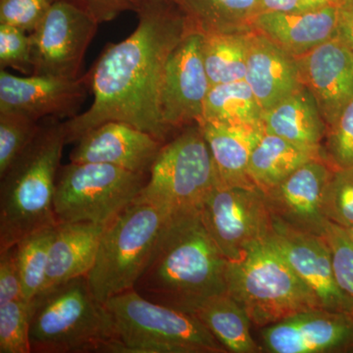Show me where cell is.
Returning <instances> with one entry per match:
<instances>
[{
  "label": "cell",
  "mask_w": 353,
  "mask_h": 353,
  "mask_svg": "<svg viewBox=\"0 0 353 353\" xmlns=\"http://www.w3.org/2000/svg\"><path fill=\"white\" fill-rule=\"evenodd\" d=\"M322 211L329 222L343 229L353 226V167L334 169L323 194Z\"/></svg>",
  "instance_id": "4dcf8cb0"
},
{
  "label": "cell",
  "mask_w": 353,
  "mask_h": 353,
  "mask_svg": "<svg viewBox=\"0 0 353 353\" xmlns=\"http://www.w3.org/2000/svg\"><path fill=\"white\" fill-rule=\"evenodd\" d=\"M345 232H347L348 236H350V240L353 241V226L350 228H347V229H345Z\"/></svg>",
  "instance_id": "60d3db41"
},
{
  "label": "cell",
  "mask_w": 353,
  "mask_h": 353,
  "mask_svg": "<svg viewBox=\"0 0 353 353\" xmlns=\"http://www.w3.org/2000/svg\"><path fill=\"white\" fill-rule=\"evenodd\" d=\"M0 353H31L30 304L22 297L0 303Z\"/></svg>",
  "instance_id": "1f68e13d"
},
{
  "label": "cell",
  "mask_w": 353,
  "mask_h": 353,
  "mask_svg": "<svg viewBox=\"0 0 353 353\" xmlns=\"http://www.w3.org/2000/svg\"><path fill=\"white\" fill-rule=\"evenodd\" d=\"M169 217L164 209L132 202L104 227L94 267L87 276L99 303L134 290Z\"/></svg>",
  "instance_id": "52a82bcc"
},
{
  "label": "cell",
  "mask_w": 353,
  "mask_h": 353,
  "mask_svg": "<svg viewBox=\"0 0 353 353\" xmlns=\"http://www.w3.org/2000/svg\"><path fill=\"white\" fill-rule=\"evenodd\" d=\"M41 122L20 114L0 112V176L31 143Z\"/></svg>",
  "instance_id": "f546056e"
},
{
  "label": "cell",
  "mask_w": 353,
  "mask_h": 353,
  "mask_svg": "<svg viewBox=\"0 0 353 353\" xmlns=\"http://www.w3.org/2000/svg\"><path fill=\"white\" fill-rule=\"evenodd\" d=\"M21 297L23 299L17 248L14 245L0 252V303Z\"/></svg>",
  "instance_id": "8d00e7d4"
},
{
  "label": "cell",
  "mask_w": 353,
  "mask_h": 353,
  "mask_svg": "<svg viewBox=\"0 0 353 353\" xmlns=\"http://www.w3.org/2000/svg\"><path fill=\"white\" fill-rule=\"evenodd\" d=\"M66 145L64 121L44 119L31 143L0 176V252L57 224L53 203Z\"/></svg>",
  "instance_id": "3957f363"
},
{
  "label": "cell",
  "mask_w": 353,
  "mask_h": 353,
  "mask_svg": "<svg viewBox=\"0 0 353 353\" xmlns=\"http://www.w3.org/2000/svg\"><path fill=\"white\" fill-rule=\"evenodd\" d=\"M94 18L66 0H57L31 32L34 73L77 79L99 26Z\"/></svg>",
  "instance_id": "8fae6325"
},
{
  "label": "cell",
  "mask_w": 353,
  "mask_h": 353,
  "mask_svg": "<svg viewBox=\"0 0 353 353\" xmlns=\"http://www.w3.org/2000/svg\"><path fill=\"white\" fill-rule=\"evenodd\" d=\"M57 0H0V24L32 32Z\"/></svg>",
  "instance_id": "d590c367"
},
{
  "label": "cell",
  "mask_w": 353,
  "mask_h": 353,
  "mask_svg": "<svg viewBox=\"0 0 353 353\" xmlns=\"http://www.w3.org/2000/svg\"><path fill=\"white\" fill-rule=\"evenodd\" d=\"M272 218L268 241L312 290L322 308L353 316V303L336 283L331 250L324 236L299 231Z\"/></svg>",
  "instance_id": "5bb4252c"
},
{
  "label": "cell",
  "mask_w": 353,
  "mask_h": 353,
  "mask_svg": "<svg viewBox=\"0 0 353 353\" xmlns=\"http://www.w3.org/2000/svg\"><path fill=\"white\" fill-rule=\"evenodd\" d=\"M94 18L97 23L110 22L126 11H134L139 0H66Z\"/></svg>",
  "instance_id": "74e56055"
},
{
  "label": "cell",
  "mask_w": 353,
  "mask_h": 353,
  "mask_svg": "<svg viewBox=\"0 0 353 353\" xmlns=\"http://www.w3.org/2000/svg\"><path fill=\"white\" fill-rule=\"evenodd\" d=\"M339 4L305 12L262 11L252 29L292 57H301L338 37Z\"/></svg>",
  "instance_id": "ffe728a7"
},
{
  "label": "cell",
  "mask_w": 353,
  "mask_h": 353,
  "mask_svg": "<svg viewBox=\"0 0 353 353\" xmlns=\"http://www.w3.org/2000/svg\"><path fill=\"white\" fill-rule=\"evenodd\" d=\"M271 353L353 352V316L324 308L304 311L264 327Z\"/></svg>",
  "instance_id": "9a60e30c"
},
{
  "label": "cell",
  "mask_w": 353,
  "mask_h": 353,
  "mask_svg": "<svg viewBox=\"0 0 353 353\" xmlns=\"http://www.w3.org/2000/svg\"><path fill=\"white\" fill-rule=\"evenodd\" d=\"M296 61L301 85L314 97L328 129L353 99V50L338 36Z\"/></svg>",
  "instance_id": "2e32d148"
},
{
  "label": "cell",
  "mask_w": 353,
  "mask_h": 353,
  "mask_svg": "<svg viewBox=\"0 0 353 353\" xmlns=\"http://www.w3.org/2000/svg\"><path fill=\"white\" fill-rule=\"evenodd\" d=\"M104 227L90 223H57L43 290L87 277L94 267Z\"/></svg>",
  "instance_id": "44dd1931"
},
{
  "label": "cell",
  "mask_w": 353,
  "mask_h": 353,
  "mask_svg": "<svg viewBox=\"0 0 353 353\" xmlns=\"http://www.w3.org/2000/svg\"><path fill=\"white\" fill-rule=\"evenodd\" d=\"M227 292L256 326H270L304 311L322 308L312 290L267 239L228 260Z\"/></svg>",
  "instance_id": "8992f818"
},
{
  "label": "cell",
  "mask_w": 353,
  "mask_h": 353,
  "mask_svg": "<svg viewBox=\"0 0 353 353\" xmlns=\"http://www.w3.org/2000/svg\"><path fill=\"white\" fill-rule=\"evenodd\" d=\"M88 92V73L69 79L37 74L19 77L0 70V112L20 114L38 122L75 117Z\"/></svg>",
  "instance_id": "4fadbf2b"
},
{
  "label": "cell",
  "mask_w": 353,
  "mask_h": 353,
  "mask_svg": "<svg viewBox=\"0 0 353 353\" xmlns=\"http://www.w3.org/2000/svg\"><path fill=\"white\" fill-rule=\"evenodd\" d=\"M29 304L31 353L110 352V316L87 277L44 290Z\"/></svg>",
  "instance_id": "277c9868"
},
{
  "label": "cell",
  "mask_w": 353,
  "mask_h": 353,
  "mask_svg": "<svg viewBox=\"0 0 353 353\" xmlns=\"http://www.w3.org/2000/svg\"><path fill=\"white\" fill-rule=\"evenodd\" d=\"M128 38L108 43L88 72L92 105L64 121L67 145L108 121H122L167 143L173 138L160 110L167 60L194 27L176 0H141Z\"/></svg>",
  "instance_id": "6da1fadb"
},
{
  "label": "cell",
  "mask_w": 353,
  "mask_h": 353,
  "mask_svg": "<svg viewBox=\"0 0 353 353\" xmlns=\"http://www.w3.org/2000/svg\"><path fill=\"white\" fill-rule=\"evenodd\" d=\"M334 169L326 158L311 160L265 190L272 216L294 229L324 236L328 220L323 214V194Z\"/></svg>",
  "instance_id": "e0dca14e"
},
{
  "label": "cell",
  "mask_w": 353,
  "mask_h": 353,
  "mask_svg": "<svg viewBox=\"0 0 353 353\" xmlns=\"http://www.w3.org/2000/svg\"><path fill=\"white\" fill-rule=\"evenodd\" d=\"M263 112L252 88L241 80L211 85L201 120L232 126L263 127Z\"/></svg>",
  "instance_id": "4316f807"
},
{
  "label": "cell",
  "mask_w": 353,
  "mask_h": 353,
  "mask_svg": "<svg viewBox=\"0 0 353 353\" xmlns=\"http://www.w3.org/2000/svg\"><path fill=\"white\" fill-rule=\"evenodd\" d=\"M323 236L331 250L336 283L353 303V241L343 228L329 221Z\"/></svg>",
  "instance_id": "e575fe53"
},
{
  "label": "cell",
  "mask_w": 353,
  "mask_h": 353,
  "mask_svg": "<svg viewBox=\"0 0 353 353\" xmlns=\"http://www.w3.org/2000/svg\"><path fill=\"white\" fill-rule=\"evenodd\" d=\"M55 226L43 228L28 234L16 245L22 296L28 303L38 296L46 284Z\"/></svg>",
  "instance_id": "f1b7e54d"
},
{
  "label": "cell",
  "mask_w": 353,
  "mask_h": 353,
  "mask_svg": "<svg viewBox=\"0 0 353 353\" xmlns=\"http://www.w3.org/2000/svg\"><path fill=\"white\" fill-rule=\"evenodd\" d=\"M139 1H141V0H139Z\"/></svg>",
  "instance_id": "b9f144b4"
},
{
  "label": "cell",
  "mask_w": 353,
  "mask_h": 353,
  "mask_svg": "<svg viewBox=\"0 0 353 353\" xmlns=\"http://www.w3.org/2000/svg\"><path fill=\"white\" fill-rule=\"evenodd\" d=\"M318 158L325 157L263 131L250 154L248 173L253 183L265 192L283 182L303 164Z\"/></svg>",
  "instance_id": "d4e9b609"
},
{
  "label": "cell",
  "mask_w": 353,
  "mask_h": 353,
  "mask_svg": "<svg viewBox=\"0 0 353 353\" xmlns=\"http://www.w3.org/2000/svg\"><path fill=\"white\" fill-rule=\"evenodd\" d=\"M227 265L201 212L170 215L134 290L190 314L204 299L227 292Z\"/></svg>",
  "instance_id": "7a4b0ae2"
},
{
  "label": "cell",
  "mask_w": 353,
  "mask_h": 353,
  "mask_svg": "<svg viewBox=\"0 0 353 353\" xmlns=\"http://www.w3.org/2000/svg\"><path fill=\"white\" fill-rule=\"evenodd\" d=\"M338 36L353 50V0L339 4Z\"/></svg>",
  "instance_id": "ab89813d"
},
{
  "label": "cell",
  "mask_w": 353,
  "mask_h": 353,
  "mask_svg": "<svg viewBox=\"0 0 353 353\" xmlns=\"http://www.w3.org/2000/svg\"><path fill=\"white\" fill-rule=\"evenodd\" d=\"M341 0H261L263 11L282 12H305L324 7L336 6Z\"/></svg>",
  "instance_id": "f35d334b"
},
{
  "label": "cell",
  "mask_w": 353,
  "mask_h": 353,
  "mask_svg": "<svg viewBox=\"0 0 353 353\" xmlns=\"http://www.w3.org/2000/svg\"><path fill=\"white\" fill-rule=\"evenodd\" d=\"M250 31L202 34V54L211 85L245 80Z\"/></svg>",
  "instance_id": "83f0119b"
},
{
  "label": "cell",
  "mask_w": 353,
  "mask_h": 353,
  "mask_svg": "<svg viewBox=\"0 0 353 353\" xmlns=\"http://www.w3.org/2000/svg\"><path fill=\"white\" fill-rule=\"evenodd\" d=\"M262 126L268 134L280 137L299 148L324 155L322 141L326 138L327 125L314 97L303 85L273 108L264 111Z\"/></svg>",
  "instance_id": "603a6c76"
},
{
  "label": "cell",
  "mask_w": 353,
  "mask_h": 353,
  "mask_svg": "<svg viewBox=\"0 0 353 353\" xmlns=\"http://www.w3.org/2000/svg\"><path fill=\"white\" fill-rule=\"evenodd\" d=\"M190 314L215 336L225 350L233 353L259 352L252 338L250 317L227 292L202 301Z\"/></svg>",
  "instance_id": "cb8c5ba5"
},
{
  "label": "cell",
  "mask_w": 353,
  "mask_h": 353,
  "mask_svg": "<svg viewBox=\"0 0 353 353\" xmlns=\"http://www.w3.org/2000/svg\"><path fill=\"white\" fill-rule=\"evenodd\" d=\"M112 325L109 353H223L194 315L152 303L134 290L104 303Z\"/></svg>",
  "instance_id": "5b68a950"
},
{
  "label": "cell",
  "mask_w": 353,
  "mask_h": 353,
  "mask_svg": "<svg viewBox=\"0 0 353 353\" xmlns=\"http://www.w3.org/2000/svg\"><path fill=\"white\" fill-rule=\"evenodd\" d=\"M245 80L263 111L303 87L296 57L254 29L248 34Z\"/></svg>",
  "instance_id": "d6986e66"
},
{
  "label": "cell",
  "mask_w": 353,
  "mask_h": 353,
  "mask_svg": "<svg viewBox=\"0 0 353 353\" xmlns=\"http://www.w3.org/2000/svg\"><path fill=\"white\" fill-rule=\"evenodd\" d=\"M202 34L246 32L263 11L261 0H176Z\"/></svg>",
  "instance_id": "484cf974"
},
{
  "label": "cell",
  "mask_w": 353,
  "mask_h": 353,
  "mask_svg": "<svg viewBox=\"0 0 353 353\" xmlns=\"http://www.w3.org/2000/svg\"><path fill=\"white\" fill-rule=\"evenodd\" d=\"M202 41L203 34L194 26L172 51L165 66L160 110L172 137L199 123L203 115L211 83L204 66Z\"/></svg>",
  "instance_id": "7c38bea8"
},
{
  "label": "cell",
  "mask_w": 353,
  "mask_h": 353,
  "mask_svg": "<svg viewBox=\"0 0 353 353\" xmlns=\"http://www.w3.org/2000/svg\"><path fill=\"white\" fill-rule=\"evenodd\" d=\"M148 175L103 163L60 167L54 196L57 222L106 226L136 201Z\"/></svg>",
  "instance_id": "9c48e42d"
},
{
  "label": "cell",
  "mask_w": 353,
  "mask_h": 353,
  "mask_svg": "<svg viewBox=\"0 0 353 353\" xmlns=\"http://www.w3.org/2000/svg\"><path fill=\"white\" fill-rule=\"evenodd\" d=\"M324 157L334 168L353 167V99L327 129Z\"/></svg>",
  "instance_id": "d6a6232c"
},
{
  "label": "cell",
  "mask_w": 353,
  "mask_h": 353,
  "mask_svg": "<svg viewBox=\"0 0 353 353\" xmlns=\"http://www.w3.org/2000/svg\"><path fill=\"white\" fill-rule=\"evenodd\" d=\"M0 68H12L28 75L34 73L31 32L0 24Z\"/></svg>",
  "instance_id": "836d02e7"
},
{
  "label": "cell",
  "mask_w": 353,
  "mask_h": 353,
  "mask_svg": "<svg viewBox=\"0 0 353 353\" xmlns=\"http://www.w3.org/2000/svg\"><path fill=\"white\" fill-rule=\"evenodd\" d=\"M202 222L228 260L241 259L268 239L272 214L264 192L257 187L217 185L201 210Z\"/></svg>",
  "instance_id": "30bf717a"
},
{
  "label": "cell",
  "mask_w": 353,
  "mask_h": 353,
  "mask_svg": "<svg viewBox=\"0 0 353 353\" xmlns=\"http://www.w3.org/2000/svg\"><path fill=\"white\" fill-rule=\"evenodd\" d=\"M199 125L210 150L219 185L256 187L250 179L248 165L263 127L232 126L204 120Z\"/></svg>",
  "instance_id": "7402d4cb"
},
{
  "label": "cell",
  "mask_w": 353,
  "mask_h": 353,
  "mask_svg": "<svg viewBox=\"0 0 353 353\" xmlns=\"http://www.w3.org/2000/svg\"><path fill=\"white\" fill-rule=\"evenodd\" d=\"M164 143L122 121H108L90 130L77 141L70 161L114 165L150 175Z\"/></svg>",
  "instance_id": "ac0fdd59"
},
{
  "label": "cell",
  "mask_w": 353,
  "mask_h": 353,
  "mask_svg": "<svg viewBox=\"0 0 353 353\" xmlns=\"http://www.w3.org/2000/svg\"><path fill=\"white\" fill-rule=\"evenodd\" d=\"M217 185L210 150L196 123L164 143L134 202L152 204L170 215L199 213Z\"/></svg>",
  "instance_id": "ba28073f"
}]
</instances>
